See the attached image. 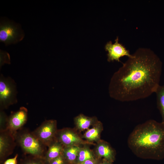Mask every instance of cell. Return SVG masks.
Here are the masks:
<instances>
[{
  "mask_svg": "<svg viewBox=\"0 0 164 164\" xmlns=\"http://www.w3.org/2000/svg\"><path fill=\"white\" fill-rule=\"evenodd\" d=\"M57 130V121L50 119L44 121L32 132L40 142L48 147L55 140Z\"/></svg>",
  "mask_w": 164,
  "mask_h": 164,
  "instance_id": "6",
  "label": "cell"
},
{
  "mask_svg": "<svg viewBox=\"0 0 164 164\" xmlns=\"http://www.w3.org/2000/svg\"><path fill=\"white\" fill-rule=\"evenodd\" d=\"M23 36L17 26L9 22L1 23L0 40L6 45L16 43L21 40Z\"/></svg>",
  "mask_w": 164,
  "mask_h": 164,
  "instance_id": "7",
  "label": "cell"
},
{
  "mask_svg": "<svg viewBox=\"0 0 164 164\" xmlns=\"http://www.w3.org/2000/svg\"><path fill=\"white\" fill-rule=\"evenodd\" d=\"M43 158L35 157L33 159L27 160L22 164H45L41 160Z\"/></svg>",
  "mask_w": 164,
  "mask_h": 164,
  "instance_id": "21",
  "label": "cell"
},
{
  "mask_svg": "<svg viewBox=\"0 0 164 164\" xmlns=\"http://www.w3.org/2000/svg\"><path fill=\"white\" fill-rule=\"evenodd\" d=\"M111 163L112 162L104 159L102 161L100 162L99 163H98L97 164H111Z\"/></svg>",
  "mask_w": 164,
  "mask_h": 164,
  "instance_id": "24",
  "label": "cell"
},
{
  "mask_svg": "<svg viewBox=\"0 0 164 164\" xmlns=\"http://www.w3.org/2000/svg\"><path fill=\"white\" fill-rule=\"evenodd\" d=\"M99 158L94 159H89L86 160L80 164H97L98 163L97 160Z\"/></svg>",
  "mask_w": 164,
  "mask_h": 164,
  "instance_id": "23",
  "label": "cell"
},
{
  "mask_svg": "<svg viewBox=\"0 0 164 164\" xmlns=\"http://www.w3.org/2000/svg\"><path fill=\"white\" fill-rule=\"evenodd\" d=\"M81 145L64 147L63 154L69 164H76Z\"/></svg>",
  "mask_w": 164,
  "mask_h": 164,
  "instance_id": "16",
  "label": "cell"
},
{
  "mask_svg": "<svg viewBox=\"0 0 164 164\" xmlns=\"http://www.w3.org/2000/svg\"><path fill=\"white\" fill-rule=\"evenodd\" d=\"M103 128L102 123L99 121L91 128L86 130L82 135V137L85 140L94 145L101 139V134Z\"/></svg>",
  "mask_w": 164,
  "mask_h": 164,
  "instance_id": "12",
  "label": "cell"
},
{
  "mask_svg": "<svg viewBox=\"0 0 164 164\" xmlns=\"http://www.w3.org/2000/svg\"><path fill=\"white\" fill-rule=\"evenodd\" d=\"M43 159L47 164H50L54 159L63 154V146L55 140L48 147Z\"/></svg>",
  "mask_w": 164,
  "mask_h": 164,
  "instance_id": "14",
  "label": "cell"
},
{
  "mask_svg": "<svg viewBox=\"0 0 164 164\" xmlns=\"http://www.w3.org/2000/svg\"><path fill=\"white\" fill-rule=\"evenodd\" d=\"M113 75L109 86L110 97L122 102L147 97L160 85L162 63L149 48L137 49Z\"/></svg>",
  "mask_w": 164,
  "mask_h": 164,
  "instance_id": "1",
  "label": "cell"
},
{
  "mask_svg": "<svg viewBox=\"0 0 164 164\" xmlns=\"http://www.w3.org/2000/svg\"><path fill=\"white\" fill-rule=\"evenodd\" d=\"M93 150L98 158L103 157L112 163L115 160L116 150L109 143L104 140L101 139L96 143Z\"/></svg>",
  "mask_w": 164,
  "mask_h": 164,
  "instance_id": "11",
  "label": "cell"
},
{
  "mask_svg": "<svg viewBox=\"0 0 164 164\" xmlns=\"http://www.w3.org/2000/svg\"><path fill=\"white\" fill-rule=\"evenodd\" d=\"M63 154L53 160L50 164H68Z\"/></svg>",
  "mask_w": 164,
  "mask_h": 164,
  "instance_id": "20",
  "label": "cell"
},
{
  "mask_svg": "<svg viewBox=\"0 0 164 164\" xmlns=\"http://www.w3.org/2000/svg\"><path fill=\"white\" fill-rule=\"evenodd\" d=\"M90 145L85 144L81 146L76 162V164H80L86 160L98 158L93 149L90 148Z\"/></svg>",
  "mask_w": 164,
  "mask_h": 164,
  "instance_id": "15",
  "label": "cell"
},
{
  "mask_svg": "<svg viewBox=\"0 0 164 164\" xmlns=\"http://www.w3.org/2000/svg\"><path fill=\"white\" fill-rule=\"evenodd\" d=\"M17 91L14 80L10 77L0 76V110L7 109L10 106L16 103Z\"/></svg>",
  "mask_w": 164,
  "mask_h": 164,
  "instance_id": "4",
  "label": "cell"
},
{
  "mask_svg": "<svg viewBox=\"0 0 164 164\" xmlns=\"http://www.w3.org/2000/svg\"><path fill=\"white\" fill-rule=\"evenodd\" d=\"M127 144L139 158L162 160L164 158V123L150 119L138 125L129 134Z\"/></svg>",
  "mask_w": 164,
  "mask_h": 164,
  "instance_id": "2",
  "label": "cell"
},
{
  "mask_svg": "<svg viewBox=\"0 0 164 164\" xmlns=\"http://www.w3.org/2000/svg\"><path fill=\"white\" fill-rule=\"evenodd\" d=\"M8 117L3 110H0V131L7 130Z\"/></svg>",
  "mask_w": 164,
  "mask_h": 164,
  "instance_id": "18",
  "label": "cell"
},
{
  "mask_svg": "<svg viewBox=\"0 0 164 164\" xmlns=\"http://www.w3.org/2000/svg\"><path fill=\"white\" fill-rule=\"evenodd\" d=\"M15 141L24 152L32 156L43 159L47 146L28 130L21 129L14 134Z\"/></svg>",
  "mask_w": 164,
  "mask_h": 164,
  "instance_id": "3",
  "label": "cell"
},
{
  "mask_svg": "<svg viewBox=\"0 0 164 164\" xmlns=\"http://www.w3.org/2000/svg\"><path fill=\"white\" fill-rule=\"evenodd\" d=\"M155 93L156 95L157 108L161 116V122L164 123V84L159 85Z\"/></svg>",
  "mask_w": 164,
  "mask_h": 164,
  "instance_id": "17",
  "label": "cell"
},
{
  "mask_svg": "<svg viewBox=\"0 0 164 164\" xmlns=\"http://www.w3.org/2000/svg\"><path fill=\"white\" fill-rule=\"evenodd\" d=\"M27 117L28 110L24 107H20L16 111L12 112L8 117L7 130L14 135L26 123Z\"/></svg>",
  "mask_w": 164,
  "mask_h": 164,
  "instance_id": "8",
  "label": "cell"
},
{
  "mask_svg": "<svg viewBox=\"0 0 164 164\" xmlns=\"http://www.w3.org/2000/svg\"><path fill=\"white\" fill-rule=\"evenodd\" d=\"M10 56L8 53L7 52H0V67H1L4 63H10Z\"/></svg>",
  "mask_w": 164,
  "mask_h": 164,
  "instance_id": "19",
  "label": "cell"
},
{
  "mask_svg": "<svg viewBox=\"0 0 164 164\" xmlns=\"http://www.w3.org/2000/svg\"><path fill=\"white\" fill-rule=\"evenodd\" d=\"M118 41V37H117L114 44H112L111 41H110L105 46V50L108 52L107 60L109 62L114 60L120 62V58L123 56H127L129 57L132 56L129 51L119 43Z\"/></svg>",
  "mask_w": 164,
  "mask_h": 164,
  "instance_id": "9",
  "label": "cell"
},
{
  "mask_svg": "<svg viewBox=\"0 0 164 164\" xmlns=\"http://www.w3.org/2000/svg\"><path fill=\"white\" fill-rule=\"evenodd\" d=\"M17 145L14 135L8 130L0 131V157L2 160L11 154Z\"/></svg>",
  "mask_w": 164,
  "mask_h": 164,
  "instance_id": "10",
  "label": "cell"
},
{
  "mask_svg": "<svg viewBox=\"0 0 164 164\" xmlns=\"http://www.w3.org/2000/svg\"><path fill=\"white\" fill-rule=\"evenodd\" d=\"M55 139L64 147L85 144L94 145L84 139L75 128H65L58 129Z\"/></svg>",
  "mask_w": 164,
  "mask_h": 164,
  "instance_id": "5",
  "label": "cell"
},
{
  "mask_svg": "<svg viewBox=\"0 0 164 164\" xmlns=\"http://www.w3.org/2000/svg\"><path fill=\"white\" fill-rule=\"evenodd\" d=\"M18 156V154H16L14 157L6 160L3 164H17Z\"/></svg>",
  "mask_w": 164,
  "mask_h": 164,
  "instance_id": "22",
  "label": "cell"
},
{
  "mask_svg": "<svg viewBox=\"0 0 164 164\" xmlns=\"http://www.w3.org/2000/svg\"><path fill=\"white\" fill-rule=\"evenodd\" d=\"M98 121L96 116L90 117L80 114L74 118L75 128L79 132H80L87 130Z\"/></svg>",
  "mask_w": 164,
  "mask_h": 164,
  "instance_id": "13",
  "label": "cell"
}]
</instances>
